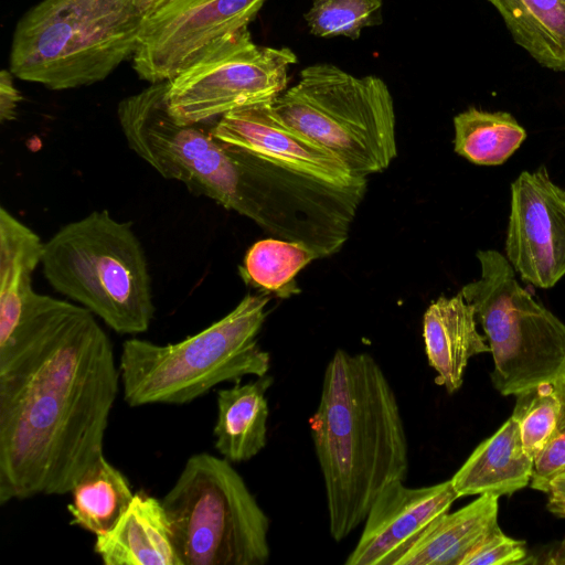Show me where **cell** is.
<instances>
[{"instance_id": "obj_1", "label": "cell", "mask_w": 565, "mask_h": 565, "mask_svg": "<svg viewBox=\"0 0 565 565\" xmlns=\"http://www.w3.org/2000/svg\"><path fill=\"white\" fill-rule=\"evenodd\" d=\"M119 381L96 316L34 291L0 344V504L72 491L104 456Z\"/></svg>"}, {"instance_id": "obj_2", "label": "cell", "mask_w": 565, "mask_h": 565, "mask_svg": "<svg viewBox=\"0 0 565 565\" xmlns=\"http://www.w3.org/2000/svg\"><path fill=\"white\" fill-rule=\"evenodd\" d=\"M309 425L330 535L341 542L364 522L388 484L406 479L409 465L396 395L372 355L335 351Z\"/></svg>"}, {"instance_id": "obj_3", "label": "cell", "mask_w": 565, "mask_h": 565, "mask_svg": "<svg viewBox=\"0 0 565 565\" xmlns=\"http://www.w3.org/2000/svg\"><path fill=\"white\" fill-rule=\"evenodd\" d=\"M266 296L246 295L222 319L177 343L131 338L119 358L124 399L130 407L190 403L223 382L267 374L270 355L257 341Z\"/></svg>"}, {"instance_id": "obj_4", "label": "cell", "mask_w": 565, "mask_h": 565, "mask_svg": "<svg viewBox=\"0 0 565 565\" xmlns=\"http://www.w3.org/2000/svg\"><path fill=\"white\" fill-rule=\"evenodd\" d=\"M41 268L56 292L117 333L149 329L156 311L151 278L131 223L107 210L70 222L44 243Z\"/></svg>"}, {"instance_id": "obj_5", "label": "cell", "mask_w": 565, "mask_h": 565, "mask_svg": "<svg viewBox=\"0 0 565 565\" xmlns=\"http://www.w3.org/2000/svg\"><path fill=\"white\" fill-rule=\"evenodd\" d=\"M142 20L132 0H41L15 26L10 71L55 90L100 82L134 55Z\"/></svg>"}, {"instance_id": "obj_6", "label": "cell", "mask_w": 565, "mask_h": 565, "mask_svg": "<svg viewBox=\"0 0 565 565\" xmlns=\"http://www.w3.org/2000/svg\"><path fill=\"white\" fill-rule=\"evenodd\" d=\"M289 125L323 146L359 178L385 170L397 154L395 109L386 83L331 63L301 70L273 100Z\"/></svg>"}, {"instance_id": "obj_7", "label": "cell", "mask_w": 565, "mask_h": 565, "mask_svg": "<svg viewBox=\"0 0 565 565\" xmlns=\"http://www.w3.org/2000/svg\"><path fill=\"white\" fill-rule=\"evenodd\" d=\"M182 565H264L270 521L225 458L192 455L161 499Z\"/></svg>"}, {"instance_id": "obj_8", "label": "cell", "mask_w": 565, "mask_h": 565, "mask_svg": "<svg viewBox=\"0 0 565 565\" xmlns=\"http://www.w3.org/2000/svg\"><path fill=\"white\" fill-rule=\"evenodd\" d=\"M480 276L460 292L490 347L492 386L503 396L565 375V322L521 286L507 257L479 249Z\"/></svg>"}, {"instance_id": "obj_9", "label": "cell", "mask_w": 565, "mask_h": 565, "mask_svg": "<svg viewBox=\"0 0 565 565\" xmlns=\"http://www.w3.org/2000/svg\"><path fill=\"white\" fill-rule=\"evenodd\" d=\"M296 63L294 51L259 45L244 28L169 81V109L178 121L195 124L274 100L286 89Z\"/></svg>"}, {"instance_id": "obj_10", "label": "cell", "mask_w": 565, "mask_h": 565, "mask_svg": "<svg viewBox=\"0 0 565 565\" xmlns=\"http://www.w3.org/2000/svg\"><path fill=\"white\" fill-rule=\"evenodd\" d=\"M266 0H167L143 17L134 70L150 84L171 81L226 36L247 28Z\"/></svg>"}, {"instance_id": "obj_11", "label": "cell", "mask_w": 565, "mask_h": 565, "mask_svg": "<svg viewBox=\"0 0 565 565\" xmlns=\"http://www.w3.org/2000/svg\"><path fill=\"white\" fill-rule=\"evenodd\" d=\"M504 256L534 287L551 289L565 277V189L544 166L511 182Z\"/></svg>"}, {"instance_id": "obj_12", "label": "cell", "mask_w": 565, "mask_h": 565, "mask_svg": "<svg viewBox=\"0 0 565 565\" xmlns=\"http://www.w3.org/2000/svg\"><path fill=\"white\" fill-rule=\"evenodd\" d=\"M211 129L223 142L315 180L338 186L366 182L330 150L286 122L273 100L232 110Z\"/></svg>"}, {"instance_id": "obj_13", "label": "cell", "mask_w": 565, "mask_h": 565, "mask_svg": "<svg viewBox=\"0 0 565 565\" xmlns=\"http://www.w3.org/2000/svg\"><path fill=\"white\" fill-rule=\"evenodd\" d=\"M403 482H392L375 499L345 565H397L458 499L450 479L420 488H407Z\"/></svg>"}, {"instance_id": "obj_14", "label": "cell", "mask_w": 565, "mask_h": 565, "mask_svg": "<svg viewBox=\"0 0 565 565\" xmlns=\"http://www.w3.org/2000/svg\"><path fill=\"white\" fill-rule=\"evenodd\" d=\"M477 324L476 309L460 291L452 297H439L424 313L423 338L428 364L436 372L435 383L449 394L461 387L469 360L490 353Z\"/></svg>"}, {"instance_id": "obj_15", "label": "cell", "mask_w": 565, "mask_h": 565, "mask_svg": "<svg viewBox=\"0 0 565 565\" xmlns=\"http://www.w3.org/2000/svg\"><path fill=\"white\" fill-rule=\"evenodd\" d=\"M94 552L105 565H182L161 500L143 491L109 532L96 535Z\"/></svg>"}, {"instance_id": "obj_16", "label": "cell", "mask_w": 565, "mask_h": 565, "mask_svg": "<svg viewBox=\"0 0 565 565\" xmlns=\"http://www.w3.org/2000/svg\"><path fill=\"white\" fill-rule=\"evenodd\" d=\"M534 459L523 449L518 422L510 416L482 440L452 476L458 498L512 495L530 486Z\"/></svg>"}, {"instance_id": "obj_17", "label": "cell", "mask_w": 565, "mask_h": 565, "mask_svg": "<svg viewBox=\"0 0 565 565\" xmlns=\"http://www.w3.org/2000/svg\"><path fill=\"white\" fill-rule=\"evenodd\" d=\"M273 382V376L266 374L217 391L214 446L232 463L252 459L266 446L269 416L266 392Z\"/></svg>"}, {"instance_id": "obj_18", "label": "cell", "mask_w": 565, "mask_h": 565, "mask_svg": "<svg viewBox=\"0 0 565 565\" xmlns=\"http://www.w3.org/2000/svg\"><path fill=\"white\" fill-rule=\"evenodd\" d=\"M499 497L478 495L455 512L439 515L397 565H460L498 525Z\"/></svg>"}, {"instance_id": "obj_19", "label": "cell", "mask_w": 565, "mask_h": 565, "mask_svg": "<svg viewBox=\"0 0 565 565\" xmlns=\"http://www.w3.org/2000/svg\"><path fill=\"white\" fill-rule=\"evenodd\" d=\"M44 243L6 207H0V344L17 329L34 292L32 275L41 265Z\"/></svg>"}, {"instance_id": "obj_20", "label": "cell", "mask_w": 565, "mask_h": 565, "mask_svg": "<svg viewBox=\"0 0 565 565\" xmlns=\"http://www.w3.org/2000/svg\"><path fill=\"white\" fill-rule=\"evenodd\" d=\"M514 42L540 65L565 72V0H488Z\"/></svg>"}, {"instance_id": "obj_21", "label": "cell", "mask_w": 565, "mask_h": 565, "mask_svg": "<svg viewBox=\"0 0 565 565\" xmlns=\"http://www.w3.org/2000/svg\"><path fill=\"white\" fill-rule=\"evenodd\" d=\"M70 493L71 524L95 536L109 532L117 524L135 494L126 476L105 456L85 472Z\"/></svg>"}, {"instance_id": "obj_22", "label": "cell", "mask_w": 565, "mask_h": 565, "mask_svg": "<svg viewBox=\"0 0 565 565\" xmlns=\"http://www.w3.org/2000/svg\"><path fill=\"white\" fill-rule=\"evenodd\" d=\"M454 151L484 167L503 164L527 137L512 114L477 107H469L454 117Z\"/></svg>"}, {"instance_id": "obj_23", "label": "cell", "mask_w": 565, "mask_h": 565, "mask_svg": "<svg viewBox=\"0 0 565 565\" xmlns=\"http://www.w3.org/2000/svg\"><path fill=\"white\" fill-rule=\"evenodd\" d=\"M318 258L319 255L302 243L266 238L247 250L241 274L246 282L287 298L299 292L295 279L298 273Z\"/></svg>"}, {"instance_id": "obj_24", "label": "cell", "mask_w": 565, "mask_h": 565, "mask_svg": "<svg viewBox=\"0 0 565 565\" xmlns=\"http://www.w3.org/2000/svg\"><path fill=\"white\" fill-rule=\"evenodd\" d=\"M383 20V0H312L305 13L309 32L322 39L356 40L364 29Z\"/></svg>"}, {"instance_id": "obj_25", "label": "cell", "mask_w": 565, "mask_h": 565, "mask_svg": "<svg viewBox=\"0 0 565 565\" xmlns=\"http://www.w3.org/2000/svg\"><path fill=\"white\" fill-rule=\"evenodd\" d=\"M515 397L511 416L518 422L524 451L535 460L555 429L559 402L553 382L541 383Z\"/></svg>"}, {"instance_id": "obj_26", "label": "cell", "mask_w": 565, "mask_h": 565, "mask_svg": "<svg viewBox=\"0 0 565 565\" xmlns=\"http://www.w3.org/2000/svg\"><path fill=\"white\" fill-rule=\"evenodd\" d=\"M559 402V415L555 429L534 460L530 487L546 492L551 481L565 472V375L553 382Z\"/></svg>"}, {"instance_id": "obj_27", "label": "cell", "mask_w": 565, "mask_h": 565, "mask_svg": "<svg viewBox=\"0 0 565 565\" xmlns=\"http://www.w3.org/2000/svg\"><path fill=\"white\" fill-rule=\"evenodd\" d=\"M530 564L526 543L507 535L495 525L461 561L460 565Z\"/></svg>"}, {"instance_id": "obj_28", "label": "cell", "mask_w": 565, "mask_h": 565, "mask_svg": "<svg viewBox=\"0 0 565 565\" xmlns=\"http://www.w3.org/2000/svg\"><path fill=\"white\" fill-rule=\"evenodd\" d=\"M21 99V94L13 84L12 72L2 70L0 73V120L2 122L17 118Z\"/></svg>"}, {"instance_id": "obj_29", "label": "cell", "mask_w": 565, "mask_h": 565, "mask_svg": "<svg viewBox=\"0 0 565 565\" xmlns=\"http://www.w3.org/2000/svg\"><path fill=\"white\" fill-rule=\"evenodd\" d=\"M545 493L547 511L556 518L565 519V472L551 481Z\"/></svg>"}, {"instance_id": "obj_30", "label": "cell", "mask_w": 565, "mask_h": 565, "mask_svg": "<svg viewBox=\"0 0 565 565\" xmlns=\"http://www.w3.org/2000/svg\"><path fill=\"white\" fill-rule=\"evenodd\" d=\"M541 557H533L531 564H565V537L545 550Z\"/></svg>"}, {"instance_id": "obj_31", "label": "cell", "mask_w": 565, "mask_h": 565, "mask_svg": "<svg viewBox=\"0 0 565 565\" xmlns=\"http://www.w3.org/2000/svg\"><path fill=\"white\" fill-rule=\"evenodd\" d=\"M167 0H132L135 7L145 15L154 11Z\"/></svg>"}]
</instances>
